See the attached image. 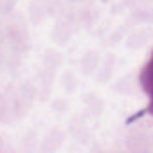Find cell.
I'll return each instance as SVG.
<instances>
[{
	"mask_svg": "<svg viewBox=\"0 0 153 153\" xmlns=\"http://www.w3.org/2000/svg\"><path fill=\"white\" fill-rule=\"evenodd\" d=\"M140 87L148 96V110L153 115V52L140 72Z\"/></svg>",
	"mask_w": 153,
	"mask_h": 153,
	"instance_id": "1",
	"label": "cell"
}]
</instances>
